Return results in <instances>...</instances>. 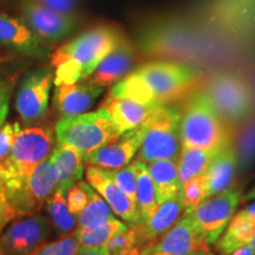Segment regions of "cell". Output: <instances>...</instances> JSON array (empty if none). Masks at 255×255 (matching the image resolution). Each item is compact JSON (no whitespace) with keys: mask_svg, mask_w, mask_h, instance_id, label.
Segmentation results:
<instances>
[{"mask_svg":"<svg viewBox=\"0 0 255 255\" xmlns=\"http://www.w3.org/2000/svg\"><path fill=\"white\" fill-rule=\"evenodd\" d=\"M17 218L13 208L9 205L7 197L5 195L4 188L0 183V231L5 227L7 223Z\"/></svg>","mask_w":255,"mask_h":255,"instance_id":"cell-38","label":"cell"},{"mask_svg":"<svg viewBox=\"0 0 255 255\" xmlns=\"http://www.w3.org/2000/svg\"><path fill=\"white\" fill-rule=\"evenodd\" d=\"M66 202H68V207L72 214L77 216L81 214V212L88 203V194L83 181H78L70 188L66 193Z\"/></svg>","mask_w":255,"mask_h":255,"instance_id":"cell-36","label":"cell"},{"mask_svg":"<svg viewBox=\"0 0 255 255\" xmlns=\"http://www.w3.org/2000/svg\"><path fill=\"white\" fill-rule=\"evenodd\" d=\"M53 79V69L47 66L32 69L21 78L15 96V109L25 124L45 119Z\"/></svg>","mask_w":255,"mask_h":255,"instance_id":"cell-10","label":"cell"},{"mask_svg":"<svg viewBox=\"0 0 255 255\" xmlns=\"http://www.w3.org/2000/svg\"><path fill=\"white\" fill-rule=\"evenodd\" d=\"M104 88L85 81L75 84H63L56 87L53 103L62 117L77 116L90 109L97 98L103 94Z\"/></svg>","mask_w":255,"mask_h":255,"instance_id":"cell-18","label":"cell"},{"mask_svg":"<svg viewBox=\"0 0 255 255\" xmlns=\"http://www.w3.org/2000/svg\"><path fill=\"white\" fill-rule=\"evenodd\" d=\"M241 189L231 187L183 213L209 246L216 244L231 222L241 200Z\"/></svg>","mask_w":255,"mask_h":255,"instance_id":"cell-9","label":"cell"},{"mask_svg":"<svg viewBox=\"0 0 255 255\" xmlns=\"http://www.w3.org/2000/svg\"><path fill=\"white\" fill-rule=\"evenodd\" d=\"M49 234V222L40 214L12 223L0 237V246L5 255H30L44 245Z\"/></svg>","mask_w":255,"mask_h":255,"instance_id":"cell-13","label":"cell"},{"mask_svg":"<svg viewBox=\"0 0 255 255\" xmlns=\"http://www.w3.org/2000/svg\"><path fill=\"white\" fill-rule=\"evenodd\" d=\"M255 200V186L252 188L250 191H247L246 195L244 196V201H252Z\"/></svg>","mask_w":255,"mask_h":255,"instance_id":"cell-43","label":"cell"},{"mask_svg":"<svg viewBox=\"0 0 255 255\" xmlns=\"http://www.w3.org/2000/svg\"><path fill=\"white\" fill-rule=\"evenodd\" d=\"M56 135L58 143L77 149L84 161L95 150L121 137L103 108L77 116L62 117L56 124Z\"/></svg>","mask_w":255,"mask_h":255,"instance_id":"cell-4","label":"cell"},{"mask_svg":"<svg viewBox=\"0 0 255 255\" xmlns=\"http://www.w3.org/2000/svg\"><path fill=\"white\" fill-rule=\"evenodd\" d=\"M158 105L161 104H143L129 98L108 96L101 108L105 109L115 129L122 136L144 123Z\"/></svg>","mask_w":255,"mask_h":255,"instance_id":"cell-19","label":"cell"},{"mask_svg":"<svg viewBox=\"0 0 255 255\" xmlns=\"http://www.w3.org/2000/svg\"><path fill=\"white\" fill-rule=\"evenodd\" d=\"M238 163L233 145L219 151L203 174L207 199L229 189L234 182Z\"/></svg>","mask_w":255,"mask_h":255,"instance_id":"cell-20","label":"cell"},{"mask_svg":"<svg viewBox=\"0 0 255 255\" xmlns=\"http://www.w3.org/2000/svg\"><path fill=\"white\" fill-rule=\"evenodd\" d=\"M77 255H109L104 248H98V250H84L79 248Z\"/></svg>","mask_w":255,"mask_h":255,"instance_id":"cell-40","label":"cell"},{"mask_svg":"<svg viewBox=\"0 0 255 255\" xmlns=\"http://www.w3.org/2000/svg\"><path fill=\"white\" fill-rule=\"evenodd\" d=\"M139 245L138 225H131L126 231L117 234L105 245L104 250L109 255H128Z\"/></svg>","mask_w":255,"mask_h":255,"instance_id":"cell-31","label":"cell"},{"mask_svg":"<svg viewBox=\"0 0 255 255\" xmlns=\"http://www.w3.org/2000/svg\"><path fill=\"white\" fill-rule=\"evenodd\" d=\"M84 187L88 194V203L78 215V227H96L116 219L107 201L88 182H84Z\"/></svg>","mask_w":255,"mask_h":255,"instance_id":"cell-29","label":"cell"},{"mask_svg":"<svg viewBox=\"0 0 255 255\" xmlns=\"http://www.w3.org/2000/svg\"><path fill=\"white\" fill-rule=\"evenodd\" d=\"M0 255H5V254H4V251H2V248H1V246H0Z\"/></svg>","mask_w":255,"mask_h":255,"instance_id":"cell-46","label":"cell"},{"mask_svg":"<svg viewBox=\"0 0 255 255\" xmlns=\"http://www.w3.org/2000/svg\"><path fill=\"white\" fill-rule=\"evenodd\" d=\"M239 213H240V214H242L244 216H246V218L255 221V201L253 203H252V205L246 207V208L242 209L241 212H239Z\"/></svg>","mask_w":255,"mask_h":255,"instance_id":"cell-41","label":"cell"},{"mask_svg":"<svg viewBox=\"0 0 255 255\" xmlns=\"http://www.w3.org/2000/svg\"><path fill=\"white\" fill-rule=\"evenodd\" d=\"M79 242L76 233L64 235L59 240L41 245L30 255H77Z\"/></svg>","mask_w":255,"mask_h":255,"instance_id":"cell-33","label":"cell"},{"mask_svg":"<svg viewBox=\"0 0 255 255\" xmlns=\"http://www.w3.org/2000/svg\"><path fill=\"white\" fill-rule=\"evenodd\" d=\"M226 122L235 124L254 115L255 101L245 79L232 72H215L200 88Z\"/></svg>","mask_w":255,"mask_h":255,"instance_id":"cell-6","label":"cell"},{"mask_svg":"<svg viewBox=\"0 0 255 255\" xmlns=\"http://www.w3.org/2000/svg\"><path fill=\"white\" fill-rule=\"evenodd\" d=\"M52 145V135L45 128L30 127L20 130L7 161L0 168V181L28 176L49 157Z\"/></svg>","mask_w":255,"mask_h":255,"instance_id":"cell-8","label":"cell"},{"mask_svg":"<svg viewBox=\"0 0 255 255\" xmlns=\"http://www.w3.org/2000/svg\"><path fill=\"white\" fill-rule=\"evenodd\" d=\"M0 45L37 58H43L49 53V44L41 40L24 19L4 12H0Z\"/></svg>","mask_w":255,"mask_h":255,"instance_id":"cell-16","label":"cell"},{"mask_svg":"<svg viewBox=\"0 0 255 255\" xmlns=\"http://www.w3.org/2000/svg\"><path fill=\"white\" fill-rule=\"evenodd\" d=\"M41 5L65 14H75L77 0H37Z\"/></svg>","mask_w":255,"mask_h":255,"instance_id":"cell-39","label":"cell"},{"mask_svg":"<svg viewBox=\"0 0 255 255\" xmlns=\"http://www.w3.org/2000/svg\"><path fill=\"white\" fill-rule=\"evenodd\" d=\"M46 202L53 227L57 229V232L63 235L71 234L78 225V216L70 212L65 191L56 189Z\"/></svg>","mask_w":255,"mask_h":255,"instance_id":"cell-30","label":"cell"},{"mask_svg":"<svg viewBox=\"0 0 255 255\" xmlns=\"http://www.w3.org/2000/svg\"><path fill=\"white\" fill-rule=\"evenodd\" d=\"M57 175V188L68 193L70 188L82 180L84 174V158L77 149L58 143L50 156Z\"/></svg>","mask_w":255,"mask_h":255,"instance_id":"cell-21","label":"cell"},{"mask_svg":"<svg viewBox=\"0 0 255 255\" xmlns=\"http://www.w3.org/2000/svg\"><path fill=\"white\" fill-rule=\"evenodd\" d=\"M209 247L189 219L182 216L161 237L137 246L128 255H196L210 251Z\"/></svg>","mask_w":255,"mask_h":255,"instance_id":"cell-11","label":"cell"},{"mask_svg":"<svg viewBox=\"0 0 255 255\" xmlns=\"http://www.w3.org/2000/svg\"><path fill=\"white\" fill-rule=\"evenodd\" d=\"M20 130V124L18 122L5 123L0 129V168L7 161L15 141V137L18 136Z\"/></svg>","mask_w":255,"mask_h":255,"instance_id":"cell-35","label":"cell"},{"mask_svg":"<svg viewBox=\"0 0 255 255\" xmlns=\"http://www.w3.org/2000/svg\"><path fill=\"white\" fill-rule=\"evenodd\" d=\"M196 255H215V254L212 253V252H210V251H208V252H202V253H199V254H196Z\"/></svg>","mask_w":255,"mask_h":255,"instance_id":"cell-44","label":"cell"},{"mask_svg":"<svg viewBox=\"0 0 255 255\" xmlns=\"http://www.w3.org/2000/svg\"><path fill=\"white\" fill-rule=\"evenodd\" d=\"M231 255H255V251L250 245H247V246H244L235 252H233Z\"/></svg>","mask_w":255,"mask_h":255,"instance_id":"cell-42","label":"cell"},{"mask_svg":"<svg viewBox=\"0 0 255 255\" xmlns=\"http://www.w3.org/2000/svg\"><path fill=\"white\" fill-rule=\"evenodd\" d=\"M21 13L32 31L46 44L65 39L77 27L75 14H65L41 5L37 0H23Z\"/></svg>","mask_w":255,"mask_h":255,"instance_id":"cell-12","label":"cell"},{"mask_svg":"<svg viewBox=\"0 0 255 255\" xmlns=\"http://www.w3.org/2000/svg\"><path fill=\"white\" fill-rule=\"evenodd\" d=\"M15 215H31L39 210L57 188V175L50 157L23 178L0 181Z\"/></svg>","mask_w":255,"mask_h":255,"instance_id":"cell-7","label":"cell"},{"mask_svg":"<svg viewBox=\"0 0 255 255\" xmlns=\"http://www.w3.org/2000/svg\"><path fill=\"white\" fill-rule=\"evenodd\" d=\"M85 176L88 183L107 201L115 214L130 225H139L142 222L137 206L115 183L109 170L96 165H89Z\"/></svg>","mask_w":255,"mask_h":255,"instance_id":"cell-14","label":"cell"},{"mask_svg":"<svg viewBox=\"0 0 255 255\" xmlns=\"http://www.w3.org/2000/svg\"><path fill=\"white\" fill-rule=\"evenodd\" d=\"M11 84L0 76V129L5 124L8 114L9 98H11Z\"/></svg>","mask_w":255,"mask_h":255,"instance_id":"cell-37","label":"cell"},{"mask_svg":"<svg viewBox=\"0 0 255 255\" xmlns=\"http://www.w3.org/2000/svg\"><path fill=\"white\" fill-rule=\"evenodd\" d=\"M127 228L128 226L126 223L114 219L96 227H77L75 233L78 239L79 248L98 250V248H104L111 239L126 231Z\"/></svg>","mask_w":255,"mask_h":255,"instance_id":"cell-28","label":"cell"},{"mask_svg":"<svg viewBox=\"0 0 255 255\" xmlns=\"http://www.w3.org/2000/svg\"><path fill=\"white\" fill-rule=\"evenodd\" d=\"M182 148L221 151L233 144V128L215 110L201 89L189 92L180 107Z\"/></svg>","mask_w":255,"mask_h":255,"instance_id":"cell-3","label":"cell"},{"mask_svg":"<svg viewBox=\"0 0 255 255\" xmlns=\"http://www.w3.org/2000/svg\"><path fill=\"white\" fill-rule=\"evenodd\" d=\"M255 235V221L240 213L233 216L227 229L216 241V248L221 255H231L239 248L247 246Z\"/></svg>","mask_w":255,"mask_h":255,"instance_id":"cell-24","label":"cell"},{"mask_svg":"<svg viewBox=\"0 0 255 255\" xmlns=\"http://www.w3.org/2000/svg\"><path fill=\"white\" fill-rule=\"evenodd\" d=\"M200 72L176 60H155L133 70L113 85L109 95L143 104H170L195 90Z\"/></svg>","mask_w":255,"mask_h":255,"instance_id":"cell-1","label":"cell"},{"mask_svg":"<svg viewBox=\"0 0 255 255\" xmlns=\"http://www.w3.org/2000/svg\"><path fill=\"white\" fill-rule=\"evenodd\" d=\"M183 215V207L180 197L164 201L158 205L152 215L138 225L139 229V245L155 240L165 232H168Z\"/></svg>","mask_w":255,"mask_h":255,"instance_id":"cell-22","label":"cell"},{"mask_svg":"<svg viewBox=\"0 0 255 255\" xmlns=\"http://www.w3.org/2000/svg\"><path fill=\"white\" fill-rule=\"evenodd\" d=\"M146 165L154 181L157 205L178 196L181 191L178 181V159H156Z\"/></svg>","mask_w":255,"mask_h":255,"instance_id":"cell-23","label":"cell"},{"mask_svg":"<svg viewBox=\"0 0 255 255\" xmlns=\"http://www.w3.org/2000/svg\"><path fill=\"white\" fill-rule=\"evenodd\" d=\"M136 170L137 187H136V203L138 209L141 221L145 222L152 213L157 208V201H156V193L154 181L149 173L148 165L144 162L135 159L132 161ZM141 222V223H142Z\"/></svg>","mask_w":255,"mask_h":255,"instance_id":"cell-26","label":"cell"},{"mask_svg":"<svg viewBox=\"0 0 255 255\" xmlns=\"http://www.w3.org/2000/svg\"><path fill=\"white\" fill-rule=\"evenodd\" d=\"M250 246L253 248V250L255 251V235H254V238H253V240H252V242L250 244Z\"/></svg>","mask_w":255,"mask_h":255,"instance_id":"cell-45","label":"cell"},{"mask_svg":"<svg viewBox=\"0 0 255 255\" xmlns=\"http://www.w3.org/2000/svg\"><path fill=\"white\" fill-rule=\"evenodd\" d=\"M219 151L201 148H182L178 158V181L181 188L191 178L205 174Z\"/></svg>","mask_w":255,"mask_h":255,"instance_id":"cell-27","label":"cell"},{"mask_svg":"<svg viewBox=\"0 0 255 255\" xmlns=\"http://www.w3.org/2000/svg\"><path fill=\"white\" fill-rule=\"evenodd\" d=\"M178 197H180L181 203H182L183 213L193 209L194 207L200 205L202 201L207 200L203 175L191 178L186 184H183L180 194H178Z\"/></svg>","mask_w":255,"mask_h":255,"instance_id":"cell-32","label":"cell"},{"mask_svg":"<svg viewBox=\"0 0 255 255\" xmlns=\"http://www.w3.org/2000/svg\"><path fill=\"white\" fill-rule=\"evenodd\" d=\"M111 177L114 178L115 183L121 188V190L124 191V194L136 203V187H137V178H136V170L135 165L131 162L126 167L115 169V170H109Z\"/></svg>","mask_w":255,"mask_h":255,"instance_id":"cell-34","label":"cell"},{"mask_svg":"<svg viewBox=\"0 0 255 255\" xmlns=\"http://www.w3.org/2000/svg\"><path fill=\"white\" fill-rule=\"evenodd\" d=\"M122 32L110 25H101L83 32L63 44L51 55L55 73L53 84H75L94 73L102 60L116 46Z\"/></svg>","mask_w":255,"mask_h":255,"instance_id":"cell-2","label":"cell"},{"mask_svg":"<svg viewBox=\"0 0 255 255\" xmlns=\"http://www.w3.org/2000/svg\"><path fill=\"white\" fill-rule=\"evenodd\" d=\"M143 137H144V127L141 124L136 129L124 133L117 141L95 150L85 159V163L107 170H115L126 167L131 163L132 158L138 152Z\"/></svg>","mask_w":255,"mask_h":255,"instance_id":"cell-15","label":"cell"},{"mask_svg":"<svg viewBox=\"0 0 255 255\" xmlns=\"http://www.w3.org/2000/svg\"><path fill=\"white\" fill-rule=\"evenodd\" d=\"M180 108L161 104L143 123L144 137L137 159L149 163L156 159L180 158Z\"/></svg>","mask_w":255,"mask_h":255,"instance_id":"cell-5","label":"cell"},{"mask_svg":"<svg viewBox=\"0 0 255 255\" xmlns=\"http://www.w3.org/2000/svg\"><path fill=\"white\" fill-rule=\"evenodd\" d=\"M135 60V46L129 38L122 33L114 50L102 60L88 79L101 88L113 87L131 72Z\"/></svg>","mask_w":255,"mask_h":255,"instance_id":"cell-17","label":"cell"},{"mask_svg":"<svg viewBox=\"0 0 255 255\" xmlns=\"http://www.w3.org/2000/svg\"><path fill=\"white\" fill-rule=\"evenodd\" d=\"M233 148L237 156L238 169L246 173L255 164V115L238 123L233 129Z\"/></svg>","mask_w":255,"mask_h":255,"instance_id":"cell-25","label":"cell"}]
</instances>
